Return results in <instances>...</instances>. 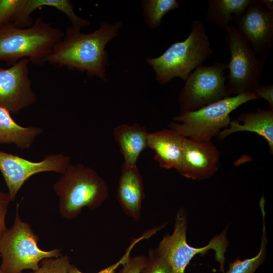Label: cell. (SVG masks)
Returning a JSON list of instances; mask_svg holds the SVG:
<instances>
[{
    "label": "cell",
    "instance_id": "obj_1",
    "mask_svg": "<svg viewBox=\"0 0 273 273\" xmlns=\"http://www.w3.org/2000/svg\"><path fill=\"white\" fill-rule=\"evenodd\" d=\"M121 25L120 21L102 22L98 29L88 34L82 33L80 28L69 27L45 62L86 72L89 77L106 81L108 54L105 47L118 35Z\"/></svg>",
    "mask_w": 273,
    "mask_h": 273
},
{
    "label": "cell",
    "instance_id": "obj_2",
    "mask_svg": "<svg viewBox=\"0 0 273 273\" xmlns=\"http://www.w3.org/2000/svg\"><path fill=\"white\" fill-rule=\"evenodd\" d=\"M59 199V211L64 219L76 218L83 208H99L107 199L106 182L91 167L70 163L53 186Z\"/></svg>",
    "mask_w": 273,
    "mask_h": 273
},
{
    "label": "cell",
    "instance_id": "obj_3",
    "mask_svg": "<svg viewBox=\"0 0 273 273\" xmlns=\"http://www.w3.org/2000/svg\"><path fill=\"white\" fill-rule=\"evenodd\" d=\"M64 33L38 18L31 26L13 23L0 28V60L14 64L22 59L40 64L61 40Z\"/></svg>",
    "mask_w": 273,
    "mask_h": 273
},
{
    "label": "cell",
    "instance_id": "obj_4",
    "mask_svg": "<svg viewBox=\"0 0 273 273\" xmlns=\"http://www.w3.org/2000/svg\"><path fill=\"white\" fill-rule=\"evenodd\" d=\"M212 52L203 22L195 20L185 40L174 43L159 57L146 60L155 71L158 83L164 84L176 77L185 81L191 71L202 65Z\"/></svg>",
    "mask_w": 273,
    "mask_h": 273
},
{
    "label": "cell",
    "instance_id": "obj_5",
    "mask_svg": "<svg viewBox=\"0 0 273 273\" xmlns=\"http://www.w3.org/2000/svg\"><path fill=\"white\" fill-rule=\"evenodd\" d=\"M19 207L17 204L12 226L0 239V269L3 273H21L25 269L34 271L39 268L43 259L62 255L61 249L45 251L39 248V237L28 222L21 220Z\"/></svg>",
    "mask_w": 273,
    "mask_h": 273
},
{
    "label": "cell",
    "instance_id": "obj_6",
    "mask_svg": "<svg viewBox=\"0 0 273 273\" xmlns=\"http://www.w3.org/2000/svg\"><path fill=\"white\" fill-rule=\"evenodd\" d=\"M253 92H245L223 98L196 110L180 113L172 123L171 129L184 138L208 142L229 125L230 114L241 105L258 99Z\"/></svg>",
    "mask_w": 273,
    "mask_h": 273
},
{
    "label": "cell",
    "instance_id": "obj_7",
    "mask_svg": "<svg viewBox=\"0 0 273 273\" xmlns=\"http://www.w3.org/2000/svg\"><path fill=\"white\" fill-rule=\"evenodd\" d=\"M187 218L183 210L178 211L175 220L173 231L163 237L156 248L158 252L168 262L172 273H184L192 259L196 255L206 254L209 250L215 252V260L219 263V271L224 272L225 254L229 242L226 237L227 229L212 238L204 247L196 248L187 241Z\"/></svg>",
    "mask_w": 273,
    "mask_h": 273
},
{
    "label": "cell",
    "instance_id": "obj_8",
    "mask_svg": "<svg viewBox=\"0 0 273 273\" xmlns=\"http://www.w3.org/2000/svg\"><path fill=\"white\" fill-rule=\"evenodd\" d=\"M226 42L230 53L227 68L229 71L228 87L231 94L254 92L259 84L268 54L259 57L237 28L229 25Z\"/></svg>",
    "mask_w": 273,
    "mask_h": 273
},
{
    "label": "cell",
    "instance_id": "obj_9",
    "mask_svg": "<svg viewBox=\"0 0 273 273\" xmlns=\"http://www.w3.org/2000/svg\"><path fill=\"white\" fill-rule=\"evenodd\" d=\"M226 69V64L217 62L210 66L201 65L191 73L178 97L181 113L196 110L230 96L225 85Z\"/></svg>",
    "mask_w": 273,
    "mask_h": 273
},
{
    "label": "cell",
    "instance_id": "obj_10",
    "mask_svg": "<svg viewBox=\"0 0 273 273\" xmlns=\"http://www.w3.org/2000/svg\"><path fill=\"white\" fill-rule=\"evenodd\" d=\"M71 163L69 156L51 154L39 162L0 150V171L8 187L11 201L14 200L24 183L32 176L44 172L63 174Z\"/></svg>",
    "mask_w": 273,
    "mask_h": 273
},
{
    "label": "cell",
    "instance_id": "obj_11",
    "mask_svg": "<svg viewBox=\"0 0 273 273\" xmlns=\"http://www.w3.org/2000/svg\"><path fill=\"white\" fill-rule=\"evenodd\" d=\"M232 21L258 56L269 55L273 44V12L266 10L261 1L251 0L244 11Z\"/></svg>",
    "mask_w": 273,
    "mask_h": 273
},
{
    "label": "cell",
    "instance_id": "obj_12",
    "mask_svg": "<svg viewBox=\"0 0 273 273\" xmlns=\"http://www.w3.org/2000/svg\"><path fill=\"white\" fill-rule=\"evenodd\" d=\"M29 62L22 59L9 68H0V107L10 113H18L36 101L29 76Z\"/></svg>",
    "mask_w": 273,
    "mask_h": 273
},
{
    "label": "cell",
    "instance_id": "obj_13",
    "mask_svg": "<svg viewBox=\"0 0 273 273\" xmlns=\"http://www.w3.org/2000/svg\"><path fill=\"white\" fill-rule=\"evenodd\" d=\"M219 157L218 149L211 141L184 138L182 158L177 171L188 178L207 179L217 170Z\"/></svg>",
    "mask_w": 273,
    "mask_h": 273
},
{
    "label": "cell",
    "instance_id": "obj_14",
    "mask_svg": "<svg viewBox=\"0 0 273 273\" xmlns=\"http://www.w3.org/2000/svg\"><path fill=\"white\" fill-rule=\"evenodd\" d=\"M144 197L142 178L137 165L123 163L117 189V199L125 214L135 221L140 219Z\"/></svg>",
    "mask_w": 273,
    "mask_h": 273
},
{
    "label": "cell",
    "instance_id": "obj_15",
    "mask_svg": "<svg viewBox=\"0 0 273 273\" xmlns=\"http://www.w3.org/2000/svg\"><path fill=\"white\" fill-rule=\"evenodd\" d=\"M184 137L173 129L149 133L148 147L155 153L159 166L166 169H178L183 155Z\"/></svg>",
    "mask_w": 273,
    "mask_h": 273
},
{
    "label": "cell",
    "instance_id": "obj_16",
    "mask_svg": "<svg viewBox=\"0 0 273 273\" xmlns=\"http://www.w3.org/2000/svg\"><path fill=\"white\" fill-rule=\"evenodd\" d=\"M229 127L218 134L223 139L230 134L240 131H249L263 137L268 142L270 151L273 152V109L269 110L258 109L255 112H246L238 119L231 121Z\"/></svg>",
    "mask_w": 273,
    "mask_h": 273
},
{
    "label": "cell",
    "instance_id": "obj_17",
    "mask_svg": "<svg viewBox=\"0 0 273 273\" xmlns=\"http://www.w3.org/2000/svg\"><path fill=\"white\" fill-rule=\"evenodd\" d=\"M113 134L124 158V164L137 165L140 154L148 147L149 133L146 129L138 124H122L114 128Z\"/></svg>",
    "mask_w": 273,
    "mask_h": 273
},
{
    "label": "cell",
    "instance_id": "obj_18",
    "mask_svg": "<svg viewBox=\"0 0 273 273\" xmlns=\"http://www.w3.org/2000/svg\"><path fill=\"white\" fill-rule=\"evenodd\" d=\"M43 131L42 128L37 126H20L8 111L0 107V144H13L19 149H28Z\"/></svg>",
    "mask_w": 273,
    "mask_h": 273
},
{
    "label": "cell",
    "instance_id": "obj_19",
    "mask_svg": "<svg viewBox=\"0 0 273 273\" xmlns=\"http://www.w3.org/2000/svg\"><path fill=\"white\" fill-rule=\"evenodd\" d=\"M251 0H209L205 20L226 30L234 16L242 14Z\"/></svg>",
    "mask_w": 273,
    "mask_h": 273
},
{
    "label": "cell",
    "instance_id": "obj_20",
    "mask_svg": "<svg viewBox=\"0 0 273 273\" xmlns=\"http://www.w3.org/2000/svg\"><path fill=\"white\" fill-rule=\"evenodd\" d=\"M265 199L262 197L259 202L262 219V234L261 243L259 252L255 256L241 260L236 258L229 263V267L223 273H255L257 269L263 263L266 256V247L267 244L266 228L265 225Z\"/></svg>",
    "mask_w": 273,
    "mask_h": 273
},
{
    "label": "cell",
    "instance_id": "obj_21",
    "mask_svg": "<svg viewBox=\"0 0 273 273\" xmlns=\"http://www.w3.org/2000/svg\"><path fill=\"white\" fill-rule=\"evenodd\" d=\"M141 5L144 20L150 29L160 26L163 17L168 12L179 7L176 0H144Z\"/></svg>",
    "mask_w": 273,
    "mask_h": 273
},
{
    "label": "cell",
    "instance_id": "obj_22",
    "mask_svg": "<svg viewBox=\"0 0 273 273\" xmlns=\"http://www.w3.org/2000/svg\"><path fill=\"white\" fill-rule=\"evenodd\" d=\"M160 230L159 226L152 228L146 231L141 236L138 238H134L132 239L129 246L125 250L123 256L115 263L110 265L104 269L99 271L97 273H115L117 269L124 264L131 256L130 253L134 246L140 241L148 239L153 235L156 234ZM68 273H83L78 269L75 265L71 264Z\"/></svg>",
    "mask_w": 273,
    "mask_h": 273
},
{
    "label": "cell",
    "instance_id": "obj_23",
    "mask_svg": "<svg viewBox=\"0 0 273 273\" xmlns=\"http://www.w3.org/2000/svg\"><path fill=\"white\" fill-rule=\"evenodd\" d=\"M25 2V0H0V28L14 23Z\"/></svg>",
    "mask_w": 273,
    "mask_h": 273
},
{
    "label": "cell",
    "instance_id": "obj_24",
    "mask_svg": "<svg viewBox=\"0 0 273 273\" xmlns=\"http://www.w3.org/2000/svg\"><path fill=\"white\" fill-rule=\"evenodd\" d=\"M70 265L69 257L62 255L56 258L43 259L40 262L39 268L30 273H68Z\"/></svg>",
    "mask_w": 273,
    "mask_h": 273
},
{
    "label": "cell",
    "instance_id": "obj_25",
    "mask_svg": "<svg viewBox=\"0 0 273 273\" xmlns=\"http://www.w3.org/2000/svg\"><path fill=\"white\" fill-rule=\"evenodd\" d=\"M140 273H172L171 267L156 249L148 251L147 262Z\"/></svg>",
    "mask_w": 273,
    "mask_h": 273
},
{
    "label": "cell",
    "instance_id": "obj_26",
    "mask_svg": "<svg viewBox=\"0 0 273 273\" xmlns=\"http://www.w3.org/2000/svg\"><path fill=\"white\" fill-rule=\"evenodd\" d=\"M147 262V256L139 255L129 258L122 266L118 273H140Z\"/></svg>",
    "mask_w": 273,
    "mask_h": 273
},
{
    "label": "cell",
    "instance_id": "obj_27",
    "mask_svg": "<svg viewBox=\"0 0 273 273\" xmlns=\"http://www.w3.org/2000/svg\"><path fill=\"white\" fill-rule=\"evenodd\" d=\"M11 201L9 193L0 192V239L8 229L5 224V218L8 206Z\"/></svg>",
    "mask_w": 273,
    "mask_h": 273
},
{
    "label": "cell",
    "instance_id": "obj_28",
    "mask_svg": "<svg viewBox=\"0 0 273 273\" xmlns=\"http://www.w3.org/2000/svg\"><path fill=\"white\" fill-rule=\"evenodd\" d=\"M258 98H261L266 100L269 104L270 109H273V86L261 85L259 84L254 92Z\"/></svg>",
    "mask_w": 273,
    "mask_h": 273
},
{
    "label": "cell",
    "instance_id": "obj_29",
    "mask_svg": "<svg viewBox=\"0 0 273 273\" xmlns=\"http://www.w3.org/2000/svg\"><path fill=\"white\" fill-rule=\"evenodd\" d=\"M262 3H264L267 7V10L269 12H273V1L272 0H262Z\"/></svg>",
    "mask_w": 273,
    "mask_h": 273
},
{
    "label": "cell",
    "instance_id": "obj_30",
    "mask_svg": "<svg viewBox=\"0 0 273 273\" xmlns=\"http://www.w3.org/2000/svg\"><path fill=\"white\" fill-rule=\"evenodd\" d=\"M0 257H1V254H0ZM0 273H3L1 269H0Z\"/></svg>",
    "mask_w": 273,
    "mask_h": 273
}]
</instances>
